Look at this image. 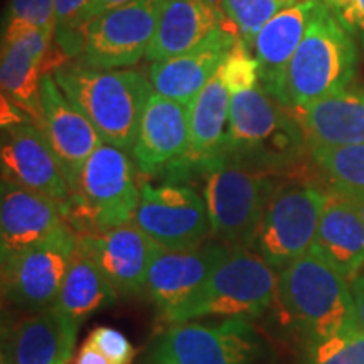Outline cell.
I'll use <instances>...</instances> for the list:
<instances>
[{
    "label": "cell",
    "instance_id": "13",
    "mask_svg": "<svg viewBox=\"0 0 364 364\" xmlns=\"http://www.w3.org/2000/svg\"><path fill=\"white\" fill-rule=\"evenodd\" d=\"M41 107L43 127L49 144L56 154L73 194L78 193L80 177L85 164L100 145L102 135L90 118L70 102L65 91L59 88L53 71L41 78Z\"/></svg>",
    "mask_w": 364,
    "mask_h": 364
},
{
    "label": "cell",
    "instance_id": "9",
    "mask_svg": "<svg viewBox=\"0 0 364 364\" xmlns=\"http://www.w3.org/2000/svg\"><path fill=\"white\" fill-rule=\"evenodd\" d=\"M312 184H284L272 194L252 248L275 270H284L312 248L327 201Z\"/></svg>",
    "mask_w": 364,
    "mask_h": 364
},
{
    "label": "cell",
    "instance_id": "3",
    "mask_svg": "<svg viewBox=\"0 0 364 364\" xmlns=\"http://www.w3.org/2000/svg\"><path fill=\"white\" fill-rule=\"evenodd\" d=\"M358 51L351 34L321 0L314 7L306 36L287 68L284 103L304 108L341 93L356 75Z\"/></svg>",
    "mask_w": 364,
    "mask_h": 364
},
{
    "label": "cell",
    "instance_id": "37",
    "mask_svg": "<svg viewBox=\"0 0 364 364\" xmlns=\"http://www.w3.org/2000/svg\"><path fill=\"white\" fill-rule=\"evenodd\" d=\"M71 364H115L110 361L103 353H100L95 346H91L88 341H85L83 346L75 354Z\"/></svg>",
    "mask_w": 364,
    "mask_h": 364
},
{
    "label": "cell",
    "instance_id": "34",
    "mask_svg": "<svg viewBox=\"0 0 364 364\" xmlns=\"http://www.w3.org/2000/svg\"><path fill=\"white\" fill-rule=\"evenodd\" d=\"M341 26L353 36L364 38V0H321Z\"/></svg>",
    "mask_w": 364,
    "mask_h": 364
},
{
    "label": "cell",
    "instance_id": "14",
    "mask_svg": "<svg viewBox=\"0 0 364 364\" xmlns=\"http://www.w3.org/2000/svg\"><path fill=\"white\" fill-rule=\"evenodd\" d=\"M78 250L97 263L118 295L145 292L149 272L162 247L135 223L78 235Z\"/></svg>",
    "mask_w": 364,
    "mask_h": 364
},
{
    "label": "cell",
    "instance_id": "12",
    "mask_svg": "<svg viewBox=\"0 0 364 364\" xmlns=\"http://www.w3.org/2000/svg\"><path fill=\"white\" fill-rule=\"evenodd\" d=\"M140 203L134 221L166 250H189L211 233L208 208L193 188L176 182L154 186L140 179Z\"/></svg>",
    "mask_w": 364,
    "mask_h": 364
},
{
    "label": "cell",
    "instance_id": "27",
    "mask_svg": "<svg viewBox=\"0 0 364 364\" xmlns=\"http://www.w3.org/2000/svg\"><path fill=\"white\" fill-rule=\"evenodd\" d=\"M118 299L115 287L97 263L76 248L53 309L81 322L91 314L113 306Z\"/></svg>",
    "mask_w": 364,
    "mask_h": 364
},
{
    "label": "cell",
    "instance_id": "33",
    "mask_svg": "<svg viewBox=\"0 0 364 364\" xmlns=\"http://www.w3.org/2000/svg\"><path fill=\"white\" fill-rule=\"evenodd\" d=\"M86 341L115 364H132L135 358L134 344L130 343L124 332L113 329V327H97L90 332Z\"/></svg>",
    "mask_w": 364,
    "mask_h": 364
},
{
    "label": "cell",
    "instance_id": "26",
    "mask_svg": "<svg viewBox=\"0 0 364 364\" xmlns=\"http://www.w3.org/2000/svg\"><path fill=\"white\" fill-rule=\"evenodd\" d=\"M231 93L218 71L189 105V147L179 171H196L220 156L225 142Z\"/></svg>",
    "mask_w": 364,
    "mask_h": 364
},
{
    "label": "cell",
    "instance_id": "6",
    "mask_svg": "<svg viewBox=\"0 0 364 364\" xmlns=\"http://www.w3.org/2000/svg\"><path fill=\"white\" fill-rule=\"evenodd\" d=\"M135 169L125 150L100 145L81 171L78 193L65 204L66 223L81 235H90L134 221L140 203Z\"/></svg>",
    "mask_w": 364,
    "mask_h": 364
},
{
    "label": "cell",
    "instance_id": "36",
    "mask_svg": "<svg viewBox=\"0 0 364 364\" xmlns=\"http://www.w3.org/2000/svg\"><path fill=\"white\" fill-rule=\"evenodd\" d=\"M134 2V0H90L88 6H86L85 16H83V29L90 21H93L95 17L102 16L103 12L112 11V9L127 6V4Z\"/></svg>",
    "mask_w": 364,
    "mask_h": 364
},
{
    "label": "cell",
    "instance_id": "24",
    "mask_svg": "<svg viewBox=\"0 0 364 364\" xmlns=\"http://www.w3.org/2000/svg\"><path fill=\"white\" fill-rule=\"evenodd\" d=\"M312 250L351 284L364 267V221L348 196L332 189L322 211Z\"/></svg>",
    "mask_w": 364,
    "mask_h": 364
},
{
    "label": "cell",
    "instance_id": "35",
    "mask_svg": "<svg viewBox=\"0 0 364 364\" xmlns=\"http://www.w3.org/2000/svg\"><path fill=\"white\" fill-rule=\"evenodd\" d=\"M220 4L226 21H230L235 26V31H238V27L243 24V21L257 6L258 0H220Z\"/></svg>",
    "mask_w": 364,
    "mask_h": 364
},
{
    "label": "cell",
    "instance_id": "2",
    "mask_svg": "<svg viewBox=\"0 0 364 364\" xmlns=\"http://www.w3.org/2000/svg\"><path fill=\"white\" fill-rule=\"evenodd\" d=\"M306 144L290 108L262 85L231 95L221 154L277 174L302 156Z\"/></svg>",
    "mask_w": 364,
    "mask_h": 364
},
{
    "label": "cell",
    "instance_id": "11",
    "mask_svg": "<svg viewBox=\"0 0 364 364\" xmlns=\"http://www.w3.org/2000/svg\"><path fill=\"white\" fill-rule=\"evenodd\" d=\"M76 248L78 235L65 223L34 247L4 262V297L14 306L34 314L51 309Z\"/></svg>",
    "mask_w": 364,
    "mask_h": 364
},
{
    "label": "cell",
    "instance_id": "19",
    "mask_svg": "<svg viewBox=\"0 0 364 364\" xmlns=\"http://www.w3.org/2000/svg\"><path fill=\"white\" fill-rule=\"evenodd\" d=\"M66 223L65 204L16 182L2 179L0 188V260L34 247Z\"/></svg>",
    "mask_w": 364,
    "mask_h": 364
},
{
    "label": "cell",
    "instance_id": "22",
    "mask_svg": "<svg viewBox=\"0 0 364 364\" xmlns=\"http://www.w3.org/2000/svg\"><path fill=\"white\" fill-rule=\"evenodd\" d=\"M317 0L282 9L255 36L248 46L260 66V85L284 103L287 68L306 36Z\"/></svg>",
    "mask_w": 364,
    "mask_h": 364
},
{
    "label": "cell",
    "instance_id": "16",
    "mask_svg": "<svg viewBox=\"0 0 364 364\" xmlns=\"http://www.w3.org/2000/svg\"><path fill=\"white\" fill-rule=\"evenodd\" d=\"M2 179L66 204L73 198L65 172L44 130L36 124H21L2 130L0 144Z\"/></svg>",
    "mask_w": 364,
    "mask_h": 364
},
{
    "label": "cell",
    "instance_id": "8",
    "mask_svg": "<svg viewBox=\"0 0 364 364\" xmlns=\"http://www.w3.org/2000/svg\"><path fill=\"white\" fill-rule=\"evenodd\" d=\"M267 346L250 318L220 324L177 322L157 336L149 364H265Z\"/></svg>",
    "mask_w": 364,
    "mask_h": 364
},
{
    "label": "cell",
    "instance_id": "30",
    "mask_svg": "<svg viewBox=\"0 0 364 364\" xmlns=\"http://www.w3.org/2000/svg\"><path fill=\"white\" fill-rule=\"evenodd\" d=\"M90 0H54V39L71 61L78 59L83 48V16Z\"/></svg>",
    "mask_w": 364,
    "mask_h": 364
},
{
    "label": "cell",
    "instance_id": "1",
    "mask_svg": "<svg viewBox=\"0 0 364 364\" xmlns=\"http://www.w3.org/2000/svg\"><path fill=\"white\" fill-rule=\"evenodd\" d=\"M53 75L105 144L132 152L145 107L156 93L150 80L135 70H93L76 61L54 68Z\"/></svg>",
    "mask_w": 364,
    "mask_h": 364
},
{
    "label": "cell",
    "instance_id": "40",
    "mask_svg": "<svg viewBox=\"0 0 364 364\" xmlns=\"http://www.w3.org/2000/svg\"><path fill=\"white\" fill-rule=\"evenodd\" d=\"M0 364H11L9 363V358H7V354L2 351V354H0Z\"/></svg>",
    "mask_w": 364,
    "mask_h": 364
},
{
    "label": "cell",
    "instance_id": "17",
    "mask_svg": "<svg viewBox=\"0 0 364 364\" xmlns=\"http://www.w3.org/2000/svg\"><path fill=\"white\" fill-rule=\"evenodd\" d=\"M53 38L31 26L9 22L4 27L0 83L2 95L43 127L41 78Z\"/></svg>",
    "mask_w": 364,
    "mask_h": 364
},
{
    "label": "cell",
    "instance_id": "10",
    "mask_svg": "<svg viewBox=\"0 0 364 364\" xmlns=\"http://www.w3.org/2000/svg\"><path fill=\"white\" fill-rule=\"evenodd\" d=\"M166 0H134L90 21L76 63L93 70H122L147 56Z\"/></svg>",
    "mask_w": 364,
    "mask_h": 364
},
{
    "label": "cell",
    "instance_id": "20",
    "mask_svg": "<svg viewBox=\"0 0 364 364\" xmlns=\"http://www.w3.org/2000/svg\"><path fill=\"white\" fill-rule=\"evenodd\" d=\"M236 39L238 33L223 26L191 51L152 63L149 80L154 91L189 107L208 81L220 71Z\"/></svg>",
    "mask_w": 364,
    "mask_h": 364
},
{
    "label": "cell",
    "instance_id": "39",
    "mask_svg": "<svg viewBox=\"0 0 364 364\" xmlns=\"http://www.w3.org/2000/svg\"><path fill=\"white\" fill-rule=\"evenodd\" d=\"M341 193V191H339ZM344 196H348L349 201H351L354 206H356L358 213L361 215L363 221H364V193H343Z\"/></svg>",
    "mask_w": 364,
    "mask_h": 364
},
{
    "label": "cell",
    "instance_id": "32",
    "mask_svg": "<svg viewBox=\"0 0 364 364\" xmlns=\"http://www.w3.org/2000/svg\"><path fill=\"white\" fill-rule=\"evenodd\" d=\"M9 22L31 26L54 39V0H11L6 24Z\"/></svg>",
    "mask_w": 364,
    "mask_h": 364
},
{
    "label": "cell",
    "instance_id": "21",
    "mask_svg": "<svg viewBox=\"0 0 364 364\" xmlns=\"http://www.w3.org/2000/svg\"><path fill=\"white\" fill-rule=\"evenodd\" d=\"M80 322L48 309L24 318L4 338L11 364H71Z\"/></svg>",
    "mask_w": 364,
    "mask_h": 364
},
{
    "label": "cell",
    "instance_id": "31",
    "mask_svg": "<svg viewBox=\"0 0 364 364\" xmlns=\"http://www.w3.org/2000/svg\"><path fill=\"white\" fill-rule=\"evenodd\" d=\"M220 71L231 95L243 93L260 85V66H258L257 58L253 56L248 44L240 38L228 53Z\"/></svg>",
    "mask_w": 364,
    "mask_h": 364
},
{
    "label": "cell",
    "instance_id": "15",
    "mask_svg": "<svg viewBox=\"0 0 364 364\" xmlns=\"http://www.w3.org/2000/svg\"><path fill=\"white\" fill-rule=\"evenodd\" d=\"M230 250L231 247L216 241L179 252L164 248L157 255L145 292L167 322L203 289Z\"/></svg>",
    "mask_w": 364,
    "mask_h": 364
},
{
    "label": "cell",
    "instance_id": "18",
    "mask_svg": "<svg viewBox=\"0 0 364 364\" xmlns=\"http://www.w3.org/2000/svg\"><path fill=\"white\" fill-rule=\"evenodd\" d=\"M189 147V107L154 93L145 107L132 159L136 172L156 176L179 169Z\"/></svg>",
    "mask_w": 364,
    "mask_h": 364
},
{
    "label": "cell",
    "instance_id": "28",
    "mask_svg": "<svg viewBox=\"0 0 364 364\" xmlns=\"http://www.w3.org/2000/svg\"><path fill=\"white\" fill-rule=\"evenodd\" d=\"M312 161L341 193H364V144L312 147Z\"/></svg>",
    "mask_w": 364,
    "mask_h": 364
},
{
    "label": "cell",
    "instance_id": "25",
    "mask_svg": "<svg viewBox=\"0 0 364 364\" xmlns=\"http://www.w3.org/2000/svg\"><path fill=\"white\" fill-rule=\"evenodd\" d=\"M290 112L311 149L364 144V91L344 90Z\"/></svg>",
    "mask_w": 364,
    "mask_h": 364
},
{
    "label": "cell",
    "instance_id": "4",
    "mask_svg": "<svg viewBox=\"0 0 364 364\" xmlns=\"http://www.w3.org/2000/svg\"><path fill=\"white\" fill-rule=\"evenodd\" d=\"M196 171L204 181L211 235L228 247H252L263 211L279 188L275 172L235 161L225 154Z\"/></svg>",
    "mask_w": 364,
    "mask_h": 364
},
{
    "label": "cell",
    "instance_id": "7",
    "mask_svg": "<svg viewBox=\"0 0 364 364\" xmlns=\"http://www.w3.org/2000/svg\"><path fill=\"white\" fill-rule=\"evenodd\" d=\"M279 290L275 268L247 247H231L230 253L198 294L169 318L171 324L201 317L262 316Z\"/></svg>",
    "mask_w": 364,
    "mask_h": 364
},
{
    "label": "cell",
    "instance_id": "23",
    "mask_svg": "<svg viewBox=\"0 0 364 364\" xmlns=\"http://www.w3.org/2000/svg\"><path fill=\"white\" fill-rule=\"evenodd\" d=\"M220 7L216 0H166L145 58L164 61L204 43L223 27Z\"/></svg>",
    "mask_w": 364,
    "mask_h": 364
},
{
    "label": "cell",
    "instance_id": "29",
    "mask_svg": "<svg viewBox=\"0 0 364 364\" xmlns=\"http://www.w3.org/2000/svg\"><path fill=\"white\" fill-rule=\"evenodd\" d=\"M306 364H364V329L354 326L331 338L311 341Z\"/></svg>",
    "mask_w": 364,
    "mask_h": 364
},
{
    "label": "cell",
    "instance_id": "38",
    "mask_svg": "<svg viewBox=\"0 0 364 364\" xmlns=\"http://www.w3.org/2000/svg\"><path fill=\"white\" fill-rule=\"evenodd\" d=\"M349 285H351L354 309H356V322L364 329V272L359 273Z\"/></svg>",
    "mask_w": 364,
    "mask_h": 364
},
{
    "label": "cell",
    "instance_id": "5",
    "mask_svg": "<svg viewBox=\"0 0 364 364\" xmlns=\"http://www.w3.org/2000/svg\"><path fill=\"white\" fill-rule=\"evenodd\" d=\"M277 297L311 341L358 326L351 285L312 248L280 270Z\"/></svg>",
    "mask_w": 364,
    "mask_h": 364
}]
</instances>
